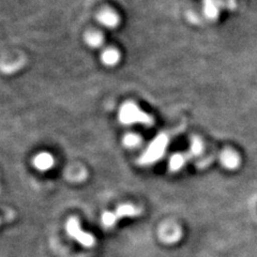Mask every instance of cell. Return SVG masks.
I'll use <instances>...</instances> for the list:
<instances>
[{
	"label": "cell",
	"instance_id": "cell-1",
	"mask_svg": "<svg viewBox=\"0 0 257 257\" xmlns=\"http://www.w3.org/2000/svg\"><path fill=\"white\" fill-rule=\"evenodd\" d=\"M119 121L123 124L142 123L145 125L154 124V119L146 112H144L136 104L126 102L119 110Z\"/></svg>",
	"mask_w": 257,
	"mask_h": 257
},
{
	"label": "cell",
	"instance_id": "cell-2",
	"mask_svg": "<svg viewBox=\"0 0 257 257\" xmlns=\"http://www.w3.org/2000/svg\"><path fill=\"white\" fill-rule=\"evenodd\" d=\"M168 145V138L165 134H160L151 142L147 150L140 159L141 164H152L163 157Z\"/></svg>",
	"mask_w": 257,
	"mask_h": 257
},
{
	"label": "cell",
	"instance_id": "cell-3",
	"mask_svg": "<svg viewBox=\"0 0 257 257\" xmlns=\"http://www.w3.org/2000/svg\"><path fill=\"white\" fill-rule=\"evenodd\" d=\"M140 213V209L135 208L132 205H122L119 206L115 212L106 211L102 214L101 222L104 227H112L117 223L119 219H122L124 216H136Z\"/></svg>",
	"mask_w": 257,
	"mask_h": 257
},
{
	"label": "cell",
	"instance_id": "cell-4",
	"mask_svg": "<svg viewBox=\"0 0 257 257\" xmlns=\"http://www.w3.org/2000/svg\"><path fill=\"white\" fill-rule=\"evenodd\" d=\"M66 229L68 235L75 239L78 243H80L84 246H91L94 244V238L92 235L85 232L82 228H80V225L77 219L71 218L66 225Z\"/></svg>",
	"mask_w": 257,
	"mask_h": 257
},
{
	"label": "cell",
	"instance_id": "cell-5",
	"mask_svg": "<svg viewBox=\"0 0 257 257\" xmlns=\"http://www.w3.org/2000/svg\"><path fill=\"white\" fill-rule=\"evenodd\" d=\"M222 7V0H204V13L207 19L212 21L218 19Z\"/></svg>",
	"mask_w": 257,
	"mask_h": 257
},
{
	"label": "cell",
	"instance_id": "cell-6",
	"mask_svg": "<svg viewBox=\"0 0 257 257\" xmlns=\"http://www.w3.org/2000/svg\"><path fill=\"white\" fill-rule=\"evenodd\" d=\"M220 161H221V164L224 167L228 168V170H235V168L239 166V163H240V159L238 155L231 150L223 151L220 156Z\"/></svg>",
	"mask_w": 257,
	"mask_h": 257
},
{
	"label": "cell",
	"instance_id": "cell-7",
	"mask_svg": "<svg viewBox=\"0 0 257 257\" xmlns=\"http://www.w3.org/2000/svg\"><path fill=\"white\" fill-rule=\"evenodd\" d=\"M98 21L108 28H114L118 25L119 19L115 12L110 10H103L98 14Z\"/></svg>",
	"mask_w": 257,
	"mask_h": 257
},
{
	"label": "cell",
	"instance_id": "cell-8",
	"mask_svg": "<svg viewBox=\"0 0 257 257\" xmlns=\"http://www.w3.org/2000/svg\"><path fill=\"white\" fill-rule=\"evenodd\" d=\"M34 165L39 171H47L53 167L54 158L50 154H47V152H42V154H39L35 158Z\"/></svg>",
	"mask_w": 257,
	"mask_h": 257
},
{
	"label": "cell",
	"instance_id": "cell-9",
	"mask_svg": "<svg viewBox=\"0 0 257 257\" xmlns=\"http://www.w3.org/2000/svg\"><path fill=\"white\" fill-rule=\"evenodd\" d=\"M119 59H120V54L117 50H115V48H106V50L103 51L101 55L102 62L108 67L116 66V64L119 62Z\"/></svg>",
	"mask_w": 257,
	"mask_h": 257
},
{
	"label": "cell",
	"instance_id": "cell-10",
	"mask_svg": "<svg viewBox=\"0 0 257 257\" xmlns=\"http://www.w3.org/2000/svg\"><path fill=\"white\" fill-rule=\"evenodd\" d=\"M85 41L90 47H100L104 41L103 36L98 31H88L85 36Z\"/></svg>",
	"mask_w": 257,
	"mask_h": 257
},
{
	"label": "cell",
	"instance_id": "cell-11",
	"mask_svg": "<svg viewBox=\"0 0 257 257\" xmlns=\"http://www.w3.org/2000/svg\"><path fill=\"white\" fill-rule=\"evenodd\" d=\"M189 157L181 155V154H176L170 159V163H168V166H170V170L173 172L179 171L180 168L183 167V165L186 164L187 160Z\"/></svg>",
	"mask_w": 257,
	"mask_h": 257
},
{
	"label": "cell",
	"instance_id": "cell-12",
	"mask_svg": "<svg viewBox=\"0 0 257 257\" xmlns=\"http://www.w3.org/2000/svg\"><path fill=\"white\" fill-rule=\"evenodd\" d=\"M142 139L140 135L136 134H126L123 139V144L124 146L127 148H135L138 147L139 145L141 144Z\"/></svg>",
	"mask_w": 257,
	"mask_h": 257
},
{
	"label": "cell",
	"instance_id": "cell-13",
	"mask_svg": "<svg viewBox=\"0 0 257 257\" xmlns=\"http://www.w3.org/2000/svg\"><path fill=\"white\" fill-rule=\"evenodd\" d=\"M202 150H203V144L200 142V140L197 138L193 139L191 143V154L193 156H197L202 152Z\"/></svg>",
	"mask_w": 257,
	"mask_h": 257
},
{
	"label": "cell",
	"instance_id": "cell-14",
	"mask_svg": "<svg viewBox=\"0 0 257 257\" xmlns=\"http://www.w3.org/2000/svg\"><path fill=\"white\" fill-rule=\"evenodd\" d=\"M222 3H223V6L227 7V9L229 10H235L237 7L236 0H222Z\"/></svg>",
	"mask_w": 257,
	"mask_h": 257
}]
</instances>
